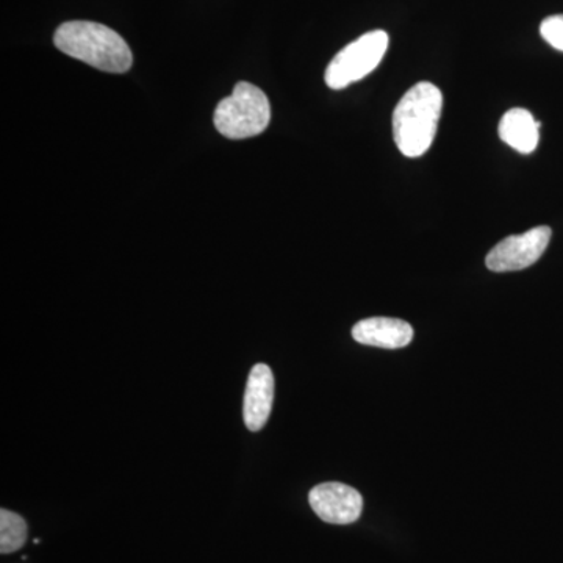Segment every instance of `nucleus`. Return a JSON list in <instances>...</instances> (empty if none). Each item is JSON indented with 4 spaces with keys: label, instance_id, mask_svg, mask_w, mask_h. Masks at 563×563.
Instances as JSON below:
<instances>
[{
    "label": "nucleus",
    "instance_id": "f257e3e1",
    "mask_svg": "<svg viewBox=\"0 0 563 563\" xmlns=\"http://www.w3.org/2000/svg\"><path fill=\"white\" fill-rule=\"evenodd\" d=\"M54 44L63 54L103 73L124 74L133 65L132 51L125 40L99 22H65L55 32Z\"/></svg>",
    "mask_w": 563,
    "mask_h": 563
},
{
    "label": "nucleus",
    "instance_id": "f03ea898",
    "mask_svg": "<svg viewBox=\"0 0 563 563\" xmlns=\"http://www.w3.org/2000/svg\"><path fill=\"white\" fill-rule=\"evenodd\" d=\"M442 109V91L429 81H420L402 96L393 113V139L402 155L417 158L429 151Z\"/></svg>",
    "mask_w": 563,
    "mask_h": 563
},
{
    "label": "nucleus",
    "instance_id": "7ed1b4c3",
    "mask_svg": "<svg viewBox=\"0 0 563 563\" xmlns=\"http://www.w3.org/2000/svg\"><path fill=\"white\" fill-rule=\"evenodd\" d=\"M213 121L217 131L225 139H252L268 129L272 106L261 88L240 81L232 95L218 103Z\"/></svg>",
    "mask_w": 563,
    "mask_h": 563
},
{
    "label": "nucleus",
    "instance_id": "20e7f679",
    "mask_svg": "<svg viewBox=\"0 0 563 563\" xmlns=\"http://www.w3.org/2000/svg\"><path fill=\"white\" fill-rule=\"evenodd\" d=\"M387 49V33L384 31L365 33L332 58L325 69V84L332 90H343L354 81L362 80L380 65Z\"/></svg>",
    "mask_w": 563,
    "mask_h": 563
},
{
    "label": "nucleus",
    "instance_id": "39448f33",
    "mask_svg": "<svg viewBox=\"0 0 563 563\" xmlns=\"http://www.w3.org/2000/svg\"><path fill=\"white\" fill-rule=\"evenodd\" d=\"M551 229L539 225L531 231L504 239L488 252L485 263L495 273L520 272L539 261L551 242Z\"/></svg>",
    "mask_w": 563,
    "mask_h": 563
},
{
    "label": "nucleus",
    "instance_id": "423d86ee",
    "mask_svg": "<svg viewBox=\"0 0 563 563\" xmlns=\"http://www.w3.org/2000/svg\"><path fill=\"white\" fill-rule=\"evenodd\" d=\"M313 512L325 523L351 525L361 518L363 498L350 485L325 483L317 485L309 495Z\"/></svg>",
    "mask_w": 563,
    "mask_h": 563
},
{
    "label": "nucleus",
    "instance_id": "0eeeda50",
    "mask_svg": "<svg viewBox=\"0 0 563 563\" xmlns=\"http://www.w3.org/2000/svg\"><path fill=\"white\" fill-rule=\"evenodd\" d=\"M274 401V376L265 363H257L247 377L244 393V424L252 432L262 431L272 415Z\"/></svg>",
    "mask_w": 563,
    "mask_h": 563
},
{
    "label": "nucleus",
    "instance_id": "6e6552de",
    "mask_svg": "<svg viewBox=\"0 0 563 563\" xmlns=\"http://www.w3.org/2000/svg\"><path fill=\"white\" fill-rule=\"evenodd\" d=\"M352 339L366 346L401 350L412 343L413 329L398 318H368L352 328Z\"/></svg>",
    "mask_w": 563,
    "mask_h": 563
},
{
    "label": "nucleus",
    "instance_id": "1a4fd4ad",
    "mask_svg": "<svg viewBox=\"0 0 563 563\" xmlns=\"http://www.w3.org/2000/svg\"><path fill=\"white\" fill-rule=\"evenodd\" d=\"M540 122L533 120L531 111L512 109L499 122V139L521 154H531L540 140Z\"/></svg>",
    "mask_w": 563,
    "mask_h": 563
},
{
    "label": "nucleus",
    "instance_id": "9d476101",
    "mask_svg": "<svg viewBox=\"0 0 563 563\" xmlns=\"http://www.w3.org/2000/svg\"><path fill=\"white\" fill-rule=\"evenodd\" d=\"M27 523L21 515L11 510H0V553L20 551L27 542Z\"/></svg>",
    "mask_w": 563,
    "mask_h": 563
},
{
    "label": "nucleus",
    "instance_id": "9b49d317",
    "mask_svg": "<svg viewBox=\"0 0 563 563\" xmlns=\"http://www.w3.org/2000/svg\"><path fill=\"white\" fill-rule=\"evenodd\" d=\"M540 33L550 46L563 52V14L547 18L540 25Z\"/></svg>",
    "mask_w": 563,
    "mask_h": 563
}]
</instances>
